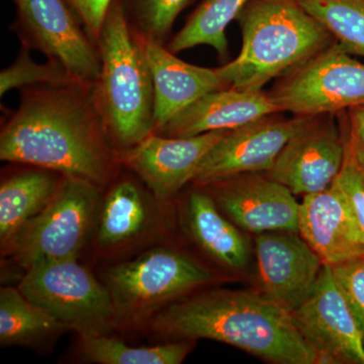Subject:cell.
Wrapping results in <instances>:
<instances>
[{
	"label": "cell",
	"mask_w": 364,
	"mask_h": 364,
	"mask_svg": "<svg viewBox=\"0 0 364 364\" xmlns=\"http://www.w3.org/2000/svg\"><path fill=\"white\" fill-rule=\"evenodd\" d=\"M21 90L20 107L0 134V159L102 189L109 186L119 161L97 109L95 85L69 82Z\"/></svg>",
	"instance_id": "1"
},
{
	"label": "cell",
	"mask_w": 364,
	"mask_h": 364,
	"mask_svg": "<svg viewBox=\"0 0 364 364\" xmlns=\"http://www.w3.org/2000/svg\"><path fill=\"white\" fill-rule=\"evenodd\" d=\"M147 328L172 340L208 339L277 364H317L291 317L264 294L212 289L163 309Z\"/></svg>",
	"instance_id": "2"
},
{
	"label": "cell",
	"mask_w": 364,
	"mask_h": 364,
	"mask_svg": "<svg viewBox=\"0 0 364 364\" xmlns=\"http://www.w3.org/2000/svg\"><path fill=\"white\" fill-rule=\"evenodd\" d=\"M97 43L102 70L95 102L119 155L155 132L154 85L145 40L131 26L122 0H112Z\"/></svg>",
	"instance_id": "3"
},
{
	"label": "cell",
	"mask_w": 364,
	"mask_h": 364,
	"mask_svg": "<svg viewBox=\"0 0 364 364\" xmlns=\"http://www.w3.org/2000/svg\"><path fill=\"white\" fill-rule=\"evenodd\" d=\"M237 20L240 54L222 66L230 87L261 90L335 42L298 0H250Z\"/></svg>",
	"instance_id": "4"
},
{
	"label": "cell",
	"mask_w": 364,
	"mask_h": 364,
	"mask_svg": "<svg viewBox=\"0 0 364 364\" xmlns=\"http://www.w3.org/2000/svg\"><path fill=\"white\" fill-rule=\"evenodd\" d=\"M210 268L165 243L107 268L102 282L112 296L117 329L147 328L160 311L207 286Z\"/></svg>",
	"instance_id": "5"
},
{
	"label": "cell",
	"mask_w": 364,
	"mask_h": 364,
	"mask_svg": "<svg viewBox=\"0 0 364 364\" xmlns=\"http://www.w3.org/2000/svg\"><path fill=\"white\" fill-rule=\"evenodd\" d=\"M102 191L90 182L62 177L51 202L14 235L1 255L23 272L47 261L79 259L92 240Z\"/></svg>",
	"instance_id": "6"
},
{
	"label": "cell",
	"mask_w": 364,
	"mask_h": 364,
	"mask_svg": "<svg viewBox=\"0 0 364 364\" xmlns=\"http://www.w3.org/2000/svg\"><path fill=\"white\" fill-rule=\"evenodd\" d=\"M18 289L78 335H109L117 329L112 296L78 259L47 261L26 269Z\"/></svg>",
	"instance_id": "7"
},
{
	"label": "cell",
	"mask_w": 364,
	"mask_h": 364,
	"mask_svg": "<svg viewBox=\"0 0 364 364\" xmlns=\"http://www.w3.org/2000/svg\"><path fill=\"white\" fill-rule=\"evenodd\" d=\"M337 42L293 70L270 95L280 112L316 117L364 105V63Z\"/></svg>",
	"instance_id": "8"
},
{
	"label": "cell",
	"mask_w": 364,
	"mask_h": 364,
	"mask_svg": "<svg viewBox=\"0 0 364 364\" xmlns=\"http://www.w3.org/2000/svg\"><path fill=\"white\" fill-rule=\"evenodd\" d=\"M169 207L140 179H119L102 196L91 244L100 256L117 258L164 243Z\"/></svg>",
	"instance_id": "9"
},
{
	"label": "cell",
	"mask_w": 364,
	"mask_h": 364,
	"mask_svg": "<svg viewBox=\"0 0 364 364\" xmlns=\"http://www.w3.org/2000/svg\"><path fill=\"white\" fill-rule=\"evenodd\" d=\"M16 4L23 45L39 50L77 82L95 85L102 70L100 52L67 0H18Z\"/></svg>",
	"instance_id": "10"
},
{
	"label": "cell",
	"mask_w": 364,
	"mask_h": 364,
	"mask_svg": "<svg viewBox=\"0 0 364 364\" xmlns=\"http://www.w3.org/2000/svg\"><path fill=\"white\" fill-rule=\"evenodd\" d=\"M275 114L228 132L203 157L193 182L203 186L240 174L267 173L287 142L317 117Z\"/></svg>",
	"instance_id": "11"
},
{
	"label": "cell",
	"mask_w": 364,
	"mask_h": 364,
	"mask_svg": "<svg viewBox=\"0 0 364 364\" xmlns=\"http://www.w3.org/2000/svg\"><path fill=\"white\" fill-rule=\"evenodd\" d=\"M318 363L364 364V338L331 265H323L312 294L291 313Z\"/></svg>",
	"instance_id": "12"
},
{
	"label": "cell",
	"mask_w": 364,
	"mask_h": 364,
	"mask_svg": "<svg viewBox=\"0 0 364 364\" xmlns=\"http://www.w3.org/2000/svg\"><path fill=\"white\" fill-rule=\"evenodd\" d=\"M229 131H213L193 136H164L153 133L117 157L119 164L135 173L158 200L171 203L181 189L193 181L196 169L208 151Z\"/></svg>",
	"instance_id": "13"
},
{
	"label": "cell",
	"mask_w": 364,
	"mask_h": 364,
	"mask_svg": "<svg viewBox=\"0 0 364 364\" xmlns=\"http://www.w3.org/2000/svg\"><path fill=\"white\" fill-rule=\"evenodd\" d=\"M228 219L245 231L299 233V205L286 186L257 173L203 184Z\"/></svg>",
	"instance_id": "14"
},
{
	"label": "cell",
	"mask_w": 364,
	"mask_h": 364,
	"mask_svg": "<svg viewBox=\"0 0 364 364\" xmlns=\"http://www.w3.org/2000/svg\"><path fill=\"white\" fill-rule=\"evenodd\" d=\"M346 156V141L334 122L316 117L284 146L267 176L296 195L320 193L332 186Z\"/></svg>",
	"instance_id": "15"
},
{
	"label": "cell",
	"mask_w": 364,
	"mask_h": 364,
	"mask_svg": "<svg viewBox=\"0 0 364 364\" xmlns=\"http://www.w3.org/2000/svg\"><path fill=\"white\" fill-rule=\"evenodd\" d=\"M255 251L263 293L293 313L312 294L322 259L296 232L257 234Z\"/></svg>",
	"instance_id": "16"
},
{
	"label": "cell",
	"mask_w": 364,
	"mask_h": 364,
	"mask_svg": "<svg viewBox=\"0 0 364 364\" xmlns=\"http://www.w3.org/2000/svg\"><path fill=\"white\" fill-rule=\"evenodd\" d=\"M299 234L324 264L334 267L364 256V235L334 183L305 196L299 205Z\"/></svg>",
	"instance_id": "17"
},
{
	"label": "cell",
	"mask_w": 364,
	"mask_h": 364,
	"mask_svg": "<svg viewBox=\"0 0 364 364\" xmlns=\"http://www.w3.org/2000/svg\"><path fill=\"white\" fill-rule=\"evenodd\" d=\"M280 109L270 93L229 87L198 98L155 132L164 136H193L208 132L234 130Z\"/></svg>",
	"instance_id": "18"
},
{
	"label": "cell",
	"mask_w": 364,
	"mask_h": 364,
	"mask_svg": "<svg viewBox=\"0 0 364 364\" xmlns=\"http://www.w3.org/2000/svg\"><path fill=\"white\" fill-rule=\"evenodd\" d=\"M145 46L154 85L155 132L198 98L230 87L221 67L191 65L154 41L145 40Z\"/></svg>",
	"instance_id": "19"
},
{
	"label": "cell",
	"mask_w": 364,
	"mask_h": 364,
	"mask_svg": "<svg viewBox=\"0 0 364 364\" xmlns=\"http://www.w3.org/2000/svg\"><path fill=\"white\" fill-rule=\"evenodd\" d=\"M182 226L191 240L213 262L229 272H240L250 263L245 236L203 189L191 191L181 205Z\"/></svg>",
	"instance_id": "20"
},
{
	"label": "cell",
	"mask_w": 364,
	"mask_h": 364,
	"mask_svg": "<svg viewBox=\"0 0 364 364\" xmlns=\"http://www.w3.org/2000/svg\"><path fill=\"white\" fill-rule=\"evenodd\" d=\"M35 167L2 179L0 184V246L6 247L14 235L42 212L58 191L61 176Z\"/></svg>",
	"instance_id": "21"
},
{
	"label": "cell",
	"mask_w": 364,
	"mask_h": 364,
	"mask_svg": "<svg viewBox=\"0 0 364 364\" xmlns=\"http://www.w3.org/2000/svg\"><path fill=\"white\" fill-rule=\"evenodd\" d=\"M70 331L45 309L36 305L18 287L0 289V345L46 350Z\"/></svg>",
	"instance_id": "22"
},
{
	"label": "cell",
	"mask_w": 364,
	"mask_h": 364,
	"mask_svg": "<svg viewBox=\"0 0 364 364\" xmlns=\"http://www.w3.org/2000/svg\"><path fill=\"white\" fill-rule=\"evenodd\" d=\"M191 340L154 346H130L109 335L79 338L78 352L85 363L97 364H181L191 351Z\"/></svg>",
	"instance_id": "23"
},
{
	"label": "cell",
	"mask_w": 364,
	"mask_h": 364,
	"mask_svg": "<svg viewBox=\"0 0 364 364\" xmlns=\"http://www.w3.org/2000/svg\"><path fill=\"white\" fill-rule=\"evenodd\" d=\"M250 0H203L170 43L168 50L178 53L196 46L214 48L220 56L227 54L226 28Z\"/></svg>",
	"instance_id": "24"
},
{
	"label": "cell",
	"mask_w": 364,
	"mask_h": 364,
	"mask_svg": "<svg viewBox=\"0 0 364 364\" xmlns=\"http://www.w3.org/2000/svg\"><path fill=\"white\" fill-rule=\"evenodd\" d=\"M351 55L364 57V0H298Z\"/></svg>",
	"instance_id": "25"
},
{
	"label": "cell",
	"mask_w": 364,
	"mask_h": 364,
	"mask_svg": "<svg viewBox=\"0 0 364 364\" xmlns=\"http://www.w3.org/2000/svg\"><path fill=\"white\" fill-rule=\"evenodd\" d=\"M127 18L143 39L162 44L178 14L193 0H122Z\"/></svg>",
	"instance_id": "26"
},
{
	"label": "cell",
	"mask_w": 364,
	"mask_h": 364,
	"mask_svg": "<svg viewBox=\"0 0 364 364\" xmlns=\"http://www.w3.org/2000/svg\"><path fill=\"white\" fill-rule=\"evenodd\" d=\"M77 82L61 66L48 60L40 64L33 61L30 48L23 44L20 54L11 66L0 73V95L14 88L31 87L45 85H64Z\"/></svg>",
	"instance_id": "27"
},
{
	"label": "cell",
	"mask_w": 364,
	"mask_h": 364,
	"mask_svg": "<svg viewBox=\"0 0 364 364\" xmlns=\"http://www.w3.org/2000/svg\"><path fill=\"white\" fill-rule=\"evenodd\" d=\"M332 272L364 338V256L334 265Z\"/></svg>",
	"instance_id": "28"
},
{
	"label": "cell",
	"mask_w": 364,
	"mask_h": 364,
	"mask_svg": "<svg viewBox=\"0 0 364 364\" xmlns=\"http://www.w3.org/2000/svg\"><path fill=\"white\" fill-rule=\"evenodd\" d=\"M333 183L343 193L364 235V172L354 161L350 152L347 149V144L343 167Z\"/></svg>",
	"instance_id": "29"
},
{
	"label": "cell",
	"mask_w": 364,
	"mask_h": 364,
	"mask_svg": "<svg viewBox=\"0 0 364 364\" xmlns=\"http://www.w3.org/2000/svg\"><path fill=\"white\" fill-rule=\"evenodd\" d=\"M67 2L82 21L90 37L97 42L112 0H67Z\"/></svg>",
	"instance_id": "30"
},
{
	"label": "cell",
	"mask_w": 364,
	"mask_h": 364,
	"mask_svg": "<svg viewBox=\"0 0 364 364\" xmlns=\"http://www.w3.org/2000/svg\"><path fill=\"white\" fill-rule=\"evenodd\" d=\"M347 149L364 172V105L348 109Z\"/></svg>",
	"instance_id": "31"
},
{
	"label": "cell",
	"mask_w": 364,
	"mask_h": 364,
	"mask_svg": "<svg viewBox=\"0 0 364 364\" xmlns=\"http://www.w3.org/2000/svg\"><path fill=\"white\" fill-rule=\"evenodd\" d=\"M14 2H16V1H18V0H13Z\"/></svg>",
	"instance_id": "32"
}]
</instances>
